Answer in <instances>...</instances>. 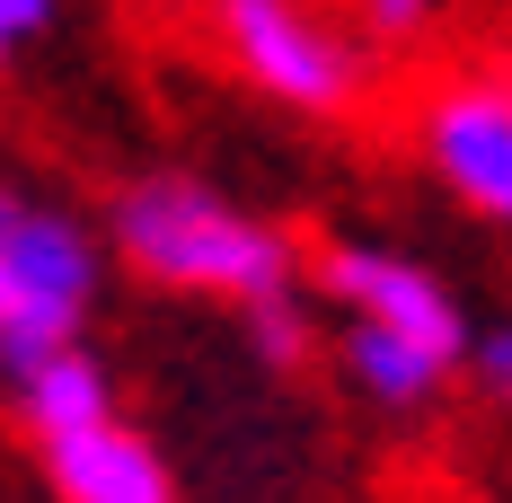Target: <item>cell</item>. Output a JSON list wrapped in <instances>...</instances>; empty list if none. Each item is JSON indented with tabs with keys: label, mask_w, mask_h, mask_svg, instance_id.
<instances>
[{
	"label": "cell",
	"mask_w": 512,
	"mask_h": 503,
	"mask_svg": "<svg viewBox=\"0 0 512 503\" xmlns=\"http://www.w3.org/2000/svg\"><path fill=\"white\" fill-rule=\"evenodd\" d=\"M106 248L124 256L151 292L230 301V309L274 301L301 274L292 239L265 212H248L239 195H221L212 177H195V168H142V177H124L115 203H106Z\"/></svg>",
	"instance_id": "1"
},
{
	"label": "cell",
	"mask_w": 512,
	"mask_h": 503,
	"mask_svg": "<svg viewBox=\"0 0 512 503\" xmlns=\"http://www.w3.org/2000/svg\"><path fill=\"white\" fill-rule=\"evenodd\" d=\"M212 36L230 71L283 115H354L371 98L362 45L318 0H212Z\"/></svg>",
	"instance_id": "2"
},
{
	"label": "cell",
	"mask_w": 512,
	"mask_h": 503,
	"mask_svg": "<svg viewBox=\"0 0 512 503\" xmlns=\"http://www.w3.org/2000/svg\"><path fill=\"white\" fill-rule=\"evenodd\" d=\"M98 274H106V239L80 212H62V203H27L18 212V230L0 239V283H9L0 362H9V380L62 345H89L80 327L98 309Z\"/></svg>",
	"instance_id": "3"
},
{
	"label": "cell",
	"mask_w": 512,
	"mask_h": 503,
	"mask_svg": "<svg viewBox=\"0 0 512 503\" xmlns=\"http://www.w3.org/2000/svg\"><path fill=\"white\" fill-rule=\"evenodd\" d=\"M318 292L345 309V327H371L389 345H415L424 362L460 371L468 362V301L451 292V274H433L424 256L389 248V239H327L318 248Z\"/></svg>",
	"instance_id": "4"
},
{
	"label": "cell",
	"mask_w": 512,
	"mask_h": 503,
	"mask_svg": "<svg viewBox=\"0 0 512 503\" xmlns=\"http://www.w3.org/2000/svg\"><path fill=\"white\" fill-rule=\"evenodd\" d=\"M415 151L442 177V195L512 239V71L442 80L415 106Z\"/></svg>",
	"instance_id": "5"
},
{
	"label": "cell",
	"mask_w": 512,
	"mask_h": 503,
	"mask_svg": "<svg viewBox=\"0 0 512 503\" xmlns=\"http://www.w3.org/2000/svg\"><path fill=\"white\" fill-rule=\"evenodd\" d=\"M45 486L53 503H177V477L142 424H98V433H71V442H45Z\"/></svg>",
	"instance_id": "6"
},
{
	"label": "cell",
	"mask_w": 512,
	"mask_h": 503,
	"mask_svg": "<svg viewBox=\"0 0 512 503\" xmlns=\"http://www.w3.org/2000/svg\"><path fill=\"white\" fill-rule=\"evenodd\" d=\"M18 424L36 433V451L115 424V371H106V353L98 345H62L45 362H27L18 371Z\"/></svg>",
	"instance_id": "7"
},
{
	"label": "cell",
	"mask_w": 512,
	"mask_h": 503,
	"mask_svg": "<svg viewBox=\"0 0 512 503\" xmlns=\"http://www.w3.org/2000/svg\"><path fill=\"white\" fill-rule=\"evenodd\" d=\"M239 327H248V345H256V362H265V371H301V362H309V336H318L301 292H274V301L239 309Z\"/></svg>",
	"instance_id": "8"
},
{
	"label": "cell",
	"mask_w": 512,
	"mask_h": 503,
	"mask_svg": "<svg viewBox=\"0 0 512 503\" xmlns=\"http://www.w3.org/2000/svg\"><path fill=\"white\" fill-rule=\"evenodd\" d=\"M460 371H477V389H486L495 406H512V309L495 318V327L468 336V362H460Z\"/></svg>",
	"instance_id": "9"
},
{
	"label": "cell",
	"mask_w": 512,
	"mask_h": 503,
	"mask_svg": "<svg viewBox=\"0 0 512 503\" xmlns=\"http://www.w3.org/2000/svg\"><path fill=\"white\" fill-rule=\"evenodd\" d=\"M53 27H62V0H0V71L18 53H36Z\"/></svg>",
	"instance_id": "10"
},
{
	"label": "cell",
	"mask_w": 512,
	"mask_h": 503,
	"mask_svg": "<svg viewBox=\"0 0 512 503\" xmlns=\"http://www.w3.org/2000/svg\"><path fill=\"white\" fill-rule=\"evenodd\" d=\"M354 9L371 18V27H380V36H415V27H424L442 0H354Z\"/></svg>",
	"instance_id": "11"
},
{
	"label": "cell",
	"mask_w": 512,
	"mask_h": 503,
	"mask_svg": "<svg viewBox=\"0 0 512 503\" xmlns=\"http://www.w3.org/2000/svg\"><path fill=\"white\" fill-rule=\"evenodd\" d=\"M18 212H27V195H18V186H0V239H9V221H18Z\"/></svg>",
	"instance_id": "12"
},
{
	"label": "cell",
	"mask_w": 512,
	"mask_h": 503,
	"mask_svg": "<svg viewBox=\"0 0 512 503\" xmlns=\"http://www.w3.org/2000/svg\"><path fill=\"white\" fill-rule=\"evenodd\" d=\"M9 230H18V221H9ZM0 318H9V283H0Z\"/></svg>",
	"instance_id": "13"
}]
</instances>
